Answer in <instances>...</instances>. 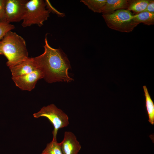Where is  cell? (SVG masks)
Masks as SVG:
<instances>
[{
	"label": "cell",
	"instance_id": "obj_5",
	"mask_svg": "<svg viewBox=\"0 0 154 154\" xmlns=\"http://www.w3.org/2000/svg\"><path fill=\"white\" fill-rule=\"evenodd\" d=\"M33 116L35 118L45 117L52 124V139H57V133L60 129L67 127L69 123L68 115L53 104L43 107L38 112L34 114Z\"/></svg>",
	"mask_w": 154,
	"mask_h": 154
},
{
	"label": "cell",
	"instance_id": "obj_15",
	"mask_svg": "<svg viewBox=\"0 0 154 154\" xmlns=\"http://www.w3.org/2000/svg\"><path fill=\"white\" fill-rule=\"evenodd\" d=\"M41 154H63L60 143L57 139H52L47 144Z\"/></svg>",
	"mask_w": 154,
	"mask_h": 154
},
{
	"label": "cell",
	"instance_id": "obj_4",
	"mask_svg": "<svg viewBox=\"0 0 154 154\" xmlns=\"http://www.w3.org/2000/svg\"><path fill=\"white\" fill-rule=\"evenodd\" d=\"M50 12L46 7L45 1L43 0H28L26 4L25 13L22 25L24 27L37 24L42 26L49 17Z\"/></svg>",
	"mask_w": 154,
	"mask_h": 154
},
{
	"label": "cell",
	"instance_id": "obj_9",
	"mask_svg": "<svg viewBox=\"0 0 154 154\" xmlns=\"http://www.w3.org/2000/svg\"><path fill=\"white\" fill-rule=\"evenodd\" d=\"M12 77L22 76L38 69L33 58L29 57L26 60L9 67Z\"/></svg>",
	"mask_w": 154,
	"mask_h": 154
},
{
	"label": "cell",
	"instance_id": "obj_11",
	"mask_svg": "<svg viewBox=\"0 0 154 154\" xmlns=\"http://www.w3.org/2000/svg\"><path fill=\"white\" fill-rule=\"evenodd\" d=\"M143 88L145 93V107L147 112L148 121L152 125L154 124V103L151 99L145 86Z\"/></svg>",
	"mask_w": 154,
	"mask_h": 154
},
{
	"label": "cell",
	"instance_id": "obj_7",
	"mask_svg": "<svg viewBox=\"0 0 154 154\" xmlns=\"http://www.w3.org/2000/svg\"><path fill=\"white\" fill-rule=\"evenodd\" d=\"M43 77L42 72L38 69L26 75L12 78L16 85L21 90L31 91L35 88L38 81Z\"/></svg>",
	"mask_w": 154,
	"mask_h": 154
},
{
	"label": "cell",
	"instance_id": "obj_19",
	"mask_svg": "<svg viewBox=\"0 0 154 154\" xmlns=\"http://www.w3.org/2000/svg\"><path fill=\"white\" fill-rule=\"evenodd\" d=\"M0 55H3L2 53L1 52V51L0 50Z\"/></svg>",
	"mask_w": 154,
	"mask_h": 154
},
{
	"label": "cell",
	"instance_id": "obj_16",
	"mask_svg": "<svg viewBox=\"0 0 154 154\" xmlns=\"http://www.w3.org/2000/svg\"><path fill=\"white\" fill-rule=\"evenodd\" d=\"M15 28L14 25L7 22L0 23V41L7 33Z\"/></svg>",
	"mask_w": 154,
	"mask_h": 154
},
{
	"label": "cell",
	"instance_id": "obj_10",
	"mask_svg": "<svg viewBox=\"0 0 154 154\" xmlns=\"http://www.w3.org/2000/svg\"><path fill=\"white\" fill-rule=\"evenodd\" d=\"M130 1L128 0H106L102 13L103 15L109 14L118 10L127 9Z\"/></svg>",
	"mask_w": 154,
	"mask_h": 154
},
{
	"label": "cell",
	"instance_id": "obj_18",
	"mask_svg": "<svg viewBox=\"0 0 154 154\" xmlns=\"http://www.w3.org/2000/svg\"><path fill=\"white\" fill-rule=\"evenodd\" d=\"M143 11L154 13V1L151 0Z\"/></svg>",
	"mask_w": 154,
	"mask_h": 154
},
{
	"label": "cell",
	"instance_id": "obj_12",
	"mask_svg": "<svg viewBox=\"0 0 154 154\" xmlns=\"http://www.w3.org/2000/svg\"><path fill=\"white\" fill-rule=\"evenodd\" d=\"M134 21L139 24L150 25L154 24V13L143 11L133 15Z\"/></svg>",
	"mask_w": 154,
	"mask_h": 154
},
{
	"label": "cell",
	"instance_id": "obj_2",
	"mask_svg": "<svg viewBox=\"0 0 154 154\" xmlns=\"http://www.w3.org/2000/svg\"><path fill=\"white\" fill-rule=\"evenodd\" d=\"M0 50L7 58L6 64L9 67L29 57L25 40L11 31L7 33L0 41Z\"/></svg>",
	"mask_w": 154,
	"mask_h": 154
},
{
	"label": "cell",
	"instance_id": "obj_6",
	"mask_svg": "<svg viewBox=\"0 0 154 154\" xmlns=\"http://www.w3.org/2000/svg\"><path fill=\"white\" fill-rule=\"evenodd\" d=\"M27 0H6L5 5L6 22H19L23 20Z\"/></svg>",
	"mask_w": 154,
	"mask_h": 154
},
{
	"label": "cell",
	"instance_id": "obj_8",
	"mask_svg": "<svg viewBox=\"0 0 154 154\" xmlns=\"http://www.w3.org/2000/svg\"><path fill=\"white\" fill-rule=\"evenodd\" d=\"M63 154H78L81 147L79 142L72 132H64L63 140L60 143Z\"/></svg>",
	"mask_w": 154,
	"mask_h": 154
},
{
	"label": "cell",
	"instance_id": "obj_17",
	"mask_svg": "<svg viewBox=\"0 0 154 154\" xmlns=\"http://www.w3.org/2000/svg\"><path fill=\"white\" fill-rule=\"evenodd\" d=\"M5 0H0V23L7 22L5 10Z\"/></svg>",
	"mask_w": 154,
	"mask_h": 154
},
{
	"label": "cell",
	"instance_id": "obj_14",
	"mask_svg": "<svg viewBox=\"0 0 154 154\" xmlns=\"http://www.w3.org/2000/svg\"><path fill=\"white\" fill-rule=\"evenodd\" d=\"M80 1L95 13H102L106 0H81Z\"/></svg>",
	"mask_w": 154,
	"mask_h": 154
},
{
	"label": "cell",
	"instance_id": "obj_1",
	"mask_svg": "<svg viewBox=\"0 0 154 154\" xmlns=\"http://www.w3.org/2000/svg\"><path fill=\"white\" fill-rule=\"evenodd\" d=\"M44 47V51L42 54L33 58L37 68L43 73V78L50 83L73 81L68 74L71 67L67 56L61 49L51 47L46 35Z\"/></svg>",
	"mask_w": 154,
	"mask_h": 154
},
{
	"label": "cell",
	"instance_id": "obj_3",
	"mask_svg": "<svg viewBox=\"0 0 154 154\" xmlns=\"http://www.w3.org/2000/svg\"><path fill=\"white\" fill-rule=\"evenodd\" d=\"M102 16L110 28L122 32H132L139 24L133 21V15L126 9L116 11L112 13Z\"/></svg>",
	"mask_w": 154,
	"mask_h": 154
},
{
	"label": "cell",
	"instance_id": "obj_13",
	"mask_svg": "<svg viewBox=\"0 0 154 154\" xmlns=\"http://www.w3.org/2000/svg\"><path fill=\"white\" fill-rule=\"evenodd\" d=\"M151 0H130L127 9L139 13L143 11Z\"/></svg>",
	"mask_w": 154,
	"mask_h": 154
}]
</instances>
